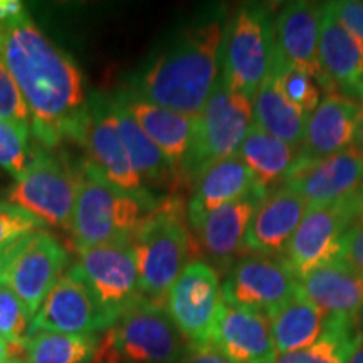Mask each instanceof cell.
Returning <instances> with one entry per match:
<instances>
[{
	"instance_id": "cell-45",
	"label": "cell",
	"mask_w": 363,
	"mask_h": 363,
	"mask_svg": "<svg viewBox=\"0 0 363 363\" xmlns=\"http://www.w3.org/2000/svg\"><path fill=\"white\" fill-rule=\"evenodd\" d=\"M6 363H26L24 360H11V362H6Z\"/></svg>"
},
{
	"instance_id": "cell-16",
	"label": "cell",
	"mask_w": 363,
	"mask_h": 363,
	"mask_svg": "<svg viewBox=\"0 0 363 363\" xmlns=\"http://www.w3.org/2000/svg\"><path fill=\"white\" fill-rule=\"evenodd\" d=\"M325 4L298 0L281 9L274 19V44L281 59L294 69L306 72L325 89L320 66V33Z\"/></svg>"
},
{
	"instance_id": "cell-9",
	"label": "cell",
	"mask_w": 363,
	"mask_h": 363,
	"mask_svg": "<svg viewBox=\"0 0 363 363\" xmlns=\"http://www.w3.org/2000/svg\"><path fill=\"white\" fill-rule=\"evenodd\" d=\"M79 184L81 170H72L65 158L39 145L30 153L24 177L9 192V202L29 211L45 225L69 227Z\"/></svg>"
},
{
	"instance_id": "cell-1",
	"label": "cell",
	"mask_w": 363,
	"mask_h": 363,
	"mask_svg": "<svg viewBox=\"0 0 363 363\" xmlns=\"http://www.w3.org/2000/svg\"><path fill=\"white\" fill-rule=\"evenodd\" d=\"M0 56L27 104L30 130L45 150L84 145L89 98L81 69L34 24L21 0H0Z\"/></svg>"
},
{
	"instance_id": "cell-18",
	"label": "cell",
	"mask_w": 363,
	"mask_h": 363,
	"mask_svg": "<svg viewBox=\"0 0 363 363\" xmlns=\"http://www.w3.org/2000/svg\"><path fill=\"white\" fill-rule=\"evenodd\" d=\"M320 66L325 93L363 103V43L355 38L325 2L320 33Z\"/></svg>"
},
{
	"instance_id": "cell-3",
	"label": "cell",
	"mask_w": 363,
	"mask_h": 363,
	"mask_svg": "<svg viewBox=\"0 0 363 363\" xmlns=\"http://www.w3.org/2000/svg\"><path fill=\"white\" fill-rule=\"evenodd\" d=\"M130 242L138 267L140 293L147 301L165 306L170 288L197 252L189 233L187 203L175 194L163 197L155 211L140 220Z\"/></svg>"
},
{
	"instance_id": "cell-25",
	"label": "cell",
	"mask_w": 363,
	"mask_h": 363,
	"mask_svg": "<svg viewBox=\"0 0 363 363\" xmlns=\"http://www.w3.org/2000/svg\"><path fill=\"white\" fill-rule=\"evenodd\" d=\"M266 195L254 192L239 201L224 203L212 211L195 229L203 251L217 264H229L242 251L247 227Z\"/></svg>"
},
{
	"instance_id": "cell-12",
	"label": "cell",
	"mask_w": 363,
	"mask_h": 363,
	"mask_svg": "<svg viewBox=\"0 0 363 363\" xmlns=\"http://www.w3.org/2000/svg\"><path fill=\"white\" fill-rule=\"evenodd\" d=\"M299 291V281L279 257H240L220 284L222 301L269 318Z\"/></svg>"
},
{
	"instance_id": "cell-24",
	"label": "cell",
	"mask_w": 363,
	"mask_h": 363,
	"mask_svg": "<svg viewBox=\"0 0 363 363\" xmlns=\"http://www.w3.org/2000/svg\"><path fill=\"white\" fill-rule=\"evenodd\" d=\"M115 96L125 104V108L131 113L140 128L165 155L179 179V170L187 157L190 143H192L195 118H189L145 101L126 88L118 91Z\"/></svg>"
},
{
	"instance_id": "cell-8",
	"label": "cell",
	"mask_w": 363,
	"mask_h": 363,
	"mask_svg": "<svg viewBox=\"0 0 363 363\" xmlns=\"http://www.w3.org/2000/svg\"><path fill=\"white\" fill-rule=\"evenodd\" d=\"M101 345L116 363H179L189 347L165 306L147 299L104 331Z\"/></svg>"
},
{
	"instance_id": "cell-20",
	"label": "cell",
	"mask_w": 363,
	"mask_h": 363,
	"mask_svg": "<svg viewBox=\"0 0 363 363\" xmlns=\"http://www.w3.org/2000/svg\"><path fill=\"white\" fill-rule=\"evenodd\" d=\"M211 345L235 363H272L278 357L269 320L225 301H222Z\"/></svg>"
},
{
	"instance_id": "cell-6",
	"label": "cell",
	"mask_w": 363,
	"mask_h": 363,
	"mask_svg": "<svg viewBox=\"0 0 363 363\" xmlns=\"http://www.w3.org/2000/svg\"><path fill=\"white\" fill-rule=\"evenodd\" d=\"M276 57L274 19L266 4H244L225 22L220 78L234 93L254 99Z\"/></svg>"
},
{
	"instance_id": "cell-29",
	"label": "cell",
	"mask_w": 363,
	"mask_h": 363,
	"mask_svg": "<svg viewBox=\"0 0 363 363\" xmlns=\"http://www.w3.org/2000/svg\"><path fill=\"white\" fill-rule=\"evenodd\" d=\"M238 157L246 163L257 187L269 194L272 187L284 182L298 157V148L267 135L256 125L251 126Z\"/></svg>"
},
{
	"instance_id": "cell-31",
	"label": "cell",
	"mask_w": 363,
	"mask_h": 363,
	"mask_svg": "<svg viewBox=\"0 0 363 363\" xmlns=\"http://www.w3.org/2000/svg\"><path fill=\"white\" fill-rule=\"evenodd\" d=\"M98 335L38 333L27 338L26 363H93Z\"/></svg>"
},
{
	"instance_id": "cell-21",
	"label": "cell",
	"mask_w": 363,
	"mask_h": 363,
	"mask_svg": "<svg viewBox=\"0 0 363 363\" xmlns=\"http://www.w3.org/2000/svg\"><path fill=\"white\" fill-rule=\"evenodd\" d=\"M308 212L306 202L289 189L266 195L247 227L244 249L262 257H279Z\"/></svg>"
},
{
	"instance_id": "cell-10",
	"label": "cell",
	"mask_w": 363,
	"mask_h": 363,
	"mask_svg": "<svg viewBox=\"0 0 363 363\" xmlns=\"http://www.w3.org/2000/svg\"><path fill=\"white\" fill-rule=\"evenodd\" d=\"M355 220L353 197L333 206L308 208L279 259L301 281L311 271L342 257L343 238Z\"/></svg>"
},
{
	"instance_id": "cell-34",
	"label": "cell",
	"mask_w": 363,
	"mask_h": 363,
	"mask_svg": "<svg viewBox=\"0 0 363 363\" xmlns=\"http://www.w3.org/2000/svg\"><path fill=\"white\" fill-rule=\"evenodd\" d=\"M45 224L29 211L12 202H0V251H7Z\"/></svg>"
},
{
	"instance_id": "cell-22",
	"label": "cell",
	"mask_w": 363,
	"mask_h": 363,
	"mask_svg": "<svg viewBox=\"0 0 363 363\" xmlns=\"http://www.w3.org/2000/svg\"><path fill=\"white\" fill-rule=\"evenodd\" d=\"M254 192L264 190L257 187L251 170L238 155L214 163L194 182L187 202L189 225L195 230L212 211Z\"/></svg>"
},
{
	"instance_id": "cell-40",
	"label": "cell",
	"mask_w": 363,
	"mask_h": 363,
	"mask_svg": "<svg viewBox=\"0 0 363 363\" xmlns=\"http://www.w3.org/2000/svg\"><path fill=\"white\" fill-rule=\"evenodd\" d=\"M26 347H16V345L7 343L6 340L0 338V363L11 360H24Z\"/></svg>"
},
{
	"instance_id": "cell-39",
	"label": "cell",
	"mask_w": 363,
	"mask_h": 363,
	"mask_svg": "<svg viewBox=\"0 0 363 363\" xmlns=\"http://www.w3.org/2000/svg\"><path fill=\"white\" fill-rule=\"evenodd\" d=\"M179 363H235L212 345H189Z\"/></svg>"
},
{
	"instance_id": "cell-30",
	"label": "cell",
	"mask_w": 363,
	"mask_h": 363,
	"mask_svg": "<svg viewBox=\"0 0 363 363\" xmlns=\"http://www.w3.org/2000/svg\"><path fill=\"white\" fill-rule=\"evenodd\" d=\"M358 335V320L325 318L323 335L311 347L276 357L272 363H348Z\"/></svg>"
},
{
	"instance_id": "cell-41",
	"label": "cell",
	"mask_w": 363,
	"mask_h": 363,
	"mask_svg": "<svg viewBox=\"0 0 363 363\" xmlns=\"http://www.w3.org/2000/svg\"><path fill=\"white\" fill-rule=\"evenodd\" d=\"M358 330H360V335H358V342L355 345V348H353L348 363H363V313L360 320H358Z\"/></svg>"
},
{
	"instance_id": "cell-27",
	"label": "cell",
	"mask_w": 363,
	"mask_h": 363,
	"mask_svg": "<svg viewBox=\"0 0 363 363\" xmlns=\"http://www.w3.org/2000/svg\"><path fill=\"white\" fill-rule=\"evenodd\" d=\"M267 320L278 357L311 347L325 330L323 313L301 293V288Z\"/></svg>"
},
{
	"instance_id": "cell-5",
	"label": "cell",
	"mask_w": 363,
	"mask_h": 363,
	"mask_svg": "<svg viewBox=\"0 0 363 363\" xmlns=\"http://www.w3.org/2000/svg\"><path fill=\"white\" fill-rule=\"evenodd\" d=\"M252 125V99L227 88L219 76L202 113L195 118L192 143L179 170L177 190L192 189L203 170L238 155Z\"/></svg>"
},
{
	"instance_id": "cell-38",
	"label": "cell",
	"mask_w": 363,
	"mask_h": 363,
	"mask_svg": "<svg viewBox=\"0 0 363 363\" xmlns=\"http://www.w3.org/2000/svg\"><path fill=\"white\" fill-rule=\"evenodd\" d=\"M340 261L363 276V225L353 224L345 234Z\"/></svg>"
},
{
	"instance_id": "cell-35",
	"label": "cell",
	"mask_w": 363,
	"mask_h": 363,
	"mask_svg": "<svg viewBox=\"0 0 363 363\" xmlns=\"http://www.w3.org/2000/svg\"><path fill=\"white\" fill-rule=\"evenodd\" d=\"M0 121L16 126L22 133H30V116L11 71L0 56Z\"/></svg>"
},
{
	"instance_id": "cell-36",
	"label": "cell",
	"mask_w": 363,
	"mask_h": 363,
	"mask_svg": "<svg viewBox=\"0 0 363 363\" xmlns=\"http://www.w3.org/2000/svg\"><path fill=\"white\" fill-rule=\"evenodd\" d=\"M29 135L0 121V169L13 180H21L29 163Z\"/></svg>"
},
{
	"instance_id": "cell-15",
	"label": "cell",
	"mask_w": 363,
	"mask_h": 363,
	"mask_svg": "<svg viewBox=\"0 0 363 363\" xmlns=\"http://www.w3.org/2000/svg\"><path fill=\"white\" fill-rule=\"evenodd\" d=\"M84 147L88 148L91 162L118 189L131 194H142L147 190L131 165L128 152L121 138L115 106H113V96L98 93V91L89 96V123Z\"/></svg>"
},
{
	"instance_id": "cell-7",
	"label": "cell",
	"mask_w": 363,
	"mask_h": 363,
	"mask_svg": "<svg viewBox=\"0 0 363 363\" xmlns=\"http://www.w3.org/2000/svg\"><path fill=\"white\" fill-rule=\"evenodd\" d=\"M78 252L69 274L84 284L110 330L126 311L145 299L140 293L133 247L131 242H116Z\"/></svg>"
},
{
	"instance_id": "cell-26",
	"label": "cell",
	"mask_w": 363,
	"mask_h": 363,
	"mask_svg": "<svg viewBox=\"0 0 363 363\" xmlns=\"http://www.w3.org/2000/svg\"><path fill=\"white\" fill-rule=\"evenodd\" d=\"M276 59V57H274ZM254 125L264 133L298 148L303 142L308 115L286 98L276 62L252 99Z\"/></svg>"
},
{
	"instance_id": "cell-37",
	"label": "cell",
	"mask_w": 363,
	"mask_h": 363,
	"mask_svg": "<svg viewBox=\"0 0 363 363\" xmlns=\"http://www.w3.org/2000/svg\"><path fill=\"white\" fill-rule=\"evenodd\" d=\"M335 16L350 33L363 43V2L362 0H340L330 2Z\"/></svg>"
},
{
	"instance_id": "cell-14",
	"label": "cell",
	"mask_w": 363,
	"mask_h": 363,
	"mask_svg": "<svg viewBox=\"0 0 363 363\" xmlns=\"http://www.w3.org/2000/svg\"><path fill=\"white\" fill-rule=\"evenodd\" d=\"M363 182V162L350 147L321 160L294 162L283 187L298 194L308 208L326 207L355 195Z\"/></svg>"
},
{
	"instance_id": "cell-19",
	"label": "cell",
	"mask_w": 363,
	"mask_h": 363,
	"mask_svg": "<svg viewBox=\"0 0 363 363\" xmlns=\"http://www.w3.org/2000/svg\"><path fill=\"white\" fill-rule=\"evenodd\" d=\"M363 103L331 94L308 116L305 136L298 147L299 162H313L337 155L353 145Z\"/></svg>"
},
{
	"instance_id": "cell-17",
	"label": "cell",
	"mask_w": 363,
	"mask_h": 363,
	"mask_svg": "<svg viewBox=\"0 0 363 363\" xmlns=\"http://www.w3.org/2000/svg\"><path fill=\"white\" fill-rule=\"evenodd\" d=\"M108 331L96 303L74 276L62 274L29 323L27 338L38 333L98 335Z\"/></svg>"
},
{
	"instance_id": "cell-42",
	"label": "cell",
	"mask_w": 363,
	"mask_h": 363,
	"mask_svg": "<svg viewBox=\"0 0 363 363\" xmlns=\"http://www.w3.org/2000/svg\"><path fill=\"white\" fill-rule=\"evenodd\" d=\"M352 148H353V152H355L357 155L360 157V160L363 162V111H362L360 121H358L357 133H355V138H353Z\"/></svg>"
},
{
	"instance_id": "cell-32",
	"label": "cell",
	"mask_w": 363,
	"mask_h": 363,
	"mask_svg": "<svg viewBox=\"0 0 363 363\" xmlns=\"http://www.w3.org/2000/svg\"><path fill=\"white\" fill-rule=\"evenodd\" d=\"M276 67H278L279 74V84L283 88L286 98L298 108H301L306 115H311L316 110L318 104L321 103V89L316 84V81L308 76L306 72L289 67L281 59V56L276 51Z\"/></svg>"
},
{
	"instance_id": "cell-11",
	"label": "cell",
	"mask_w": 363,
	"mask_h": 363,
	"mask_svg": "<svg viewBox=\"0 0 363 363\" xmlns=\"http://www.w3.org/2000/svg\"><path fill=\"white\" fill-rule=\"evenodd\" d=\"M222 306L219 274L202 259L190 261L165 299V310L189 345H211Z\"/></svg>"
},
{
	"instance_id": "cell-4",
	"label": "cell",
	"mask_w": 363,
	"mask_h": 363,
	"mask_svg": "<svg viewBox=\"0 0 363 363\" xmlns=\"http://www.w3.org/2000/svg\"><path fill=\"white\" fill-rule=\"evenodd\" d=\"M162 199L148 190L131 194L113 185L103 172L88 160L81 167V184L67 229L78 251L130 242L136 225L155 211Z\"/></svg>"
},
{
	"instance_id": "cell-33",
	"label": "cell",
	"mask_w": 363,
	"mask_h": 363,
	"mask_svg": "<svg viewBox=\"0 0 363 363\" xmlns=\"http://www.w3.org/2000/svg\"><path fill=\"white\" fill-rule=\"evenodd\" d=\"M29 313L11 286L0 283V338L16 347H26Z\"/></svg>"
},
{
	"instance_id": "cell-2",
	"label": "cell",
	"mask_w": 363,
	"mask_h": 363,
	"mask_svg": "<svg viewBox=\"0 0 363 363\" xmlns=\"http://www.w3.org/2000/svg\"><path fill=\"white\" fill-rule=\"evenodd\" d=\"M225 16L216 9L163 44L126 89L157 106L197 118L219 79Z\"/></svg>"
},
{
	"instance_id": "cell-44",
	"label": "cell",
	"mask_w": 363,
	"mask_h": 363,
	"mask_svg": "<svg viewBox=\"0 0 363 363\" xmlns=\"http://www.w3.org/2000/svg\"><path fill=\"white\" fill-rule=\"evenodd\" d=\"M13 247H16V246H13ZM13 247L7 249V251H0V283H4V276H6L7 267H9V264H11Z\"/></svg>"
},
{
	"instance_id": "cell-28",
	"label": "cell",
	"mask_w": 363,
	"mask_h": 363,
	"mask_svg": "<svg viewBox=\"0 0 363 363\" xmlns=\"http://www.w3.org/2000/svg\"><path fill=\"white\" fill-rule=\"evenodd\" d=\"M113 106H115L118 128H120L131 165L142 182H147L153 187L177 190V174L165 155L140 128L131 113L116 96H113Z\"/></svg>"
},
{
	"instance_id": "cell-43",
	"label": "cell",
	"mask_w": 363,
	"mask_h": 363,
	"mask_svg": "<svg viewBox=\"0 0 363 363\" xmlns=\"http://www.w3.org/2000/svg\"><path fill=\"white\" fill-rule=\"evenodd\" d=\"M353 203H355V212H357L355 224L363 225V182L360 187H358L355 195H353Z\"/></svg>"
},
{
	"instance_id": "cell-13",
	"label": "cell",
	"mask_w": 363,
	"mask_h": 363,
	"mask_svg": "<svg viewBox=\"0 0 363 363\" xmlns=\"http://www.w3.org/2000/svg\"><path fill=\"white\" fill-rule=\"evenodd\" d=\"M67 259L69 256L66 247L54 235L43 230L27 235L16 244L4 283L11 286L24 303L30 320L61 279Z\"/></svg>"
},
{
	"instance_id": "cell-23",
	"label": "cell",
	"mask_w": 363,
	"mask_h": 363,
	"mask_svg": "<svg viewBox=\"0 0 363 363\" xmlns=\"http://www.w3.org/2000/svg\"><path fill=\"white\" fill-rule=\"evenodd\" d=\"M301 293L325 318L357 321L363 313V276L343 261L311 271L299 281Z\"/></svg>"
}]
</instances>
